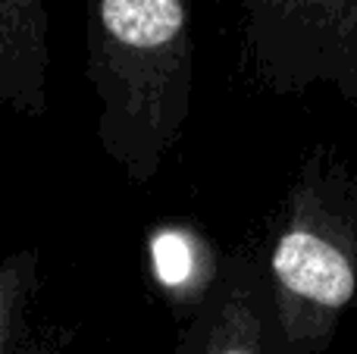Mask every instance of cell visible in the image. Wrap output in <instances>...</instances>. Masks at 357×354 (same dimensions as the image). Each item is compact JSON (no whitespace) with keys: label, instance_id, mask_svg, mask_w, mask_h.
<instances>
[{"label":"cell","instance_id":"cell-2","mask_svg":"<svg viewBox=\"0 0 357 354\" xmlns=\"http://www.w3.org/2000/svg\"><path fill=\"white\" fill-rule=\"evenodd\" d=\"M279 298L295 311L335 317L357 295V263L345 245L326 238L314 223H295L279 236L270 257Z\"/></svg>","mask_w":357,"mask_h":354},{"label":"cell","instance_id":"cell-5","mask_svg":"<svg viewBox=\"0 0 357 354\" xmlns=\"http://www.w3.org/2000/svg\"><path fill=\"white\" fill-rule=\"evenodd\" d=\"M38 248H19L0 261V354H35Z\"/></svg>","mask_w":357,"mask_h":354},{"label":"cell","instance_id":"cell-1","mask_svg":"<svg viewBox=\"0 0 357 354\" xmlns=\"http://www.w3.org/2000/svg\"><path fill=\"white\" fill-rule=\"evenodd\" d=\"M98 141L135 182L157 173L188 113V0H88Z\"/></svg>","mask_w":357,"mask_h":354},{"label":"cell","instance_id":"cell-3","mask_svg":"<svg viewBox=\"0 0 357 354\" xmlns=\"http://www.w3.org/2000/svg\"><path fill=\"white\" fill-rule=\"evenodd\" d=\"M279 323L264 286L232 267L207 295L178 354H285L276 348Z\"/></svg>","mask_w":357,"mask_h":354},{"label":"cell","instance_id":"cell-4","mask_svg":"<svg viewBox=\"0 0 357 354\" xmlns=\"http://www.w3.org/2000/svg\"><path fill=\"white\" fill-rule=\"evenodd\" d=\"M47 6L0 0V100L25 119L47 116Z\"/></svg>","mask_w":357,"mask_h":354}]
</instances>
